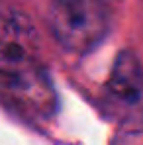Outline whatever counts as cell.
Segmentation results:
<instances>
[{
  "mask_svg": "<svg viewBox=\"0 0 143 145\" xmlns=\"http://www.w3.org/2000/svg\"><path fill=\"white\" fill-rule=\"evenodd\" d=\"M106 98L116 112L131 121L143 116V67L131 51H121L114 61Z\"/></svg>",
  "mask_w": 143,
  "mask_h": 145,
  "instance_id": "cell-3",
  "label": "cell"
},
{
  "mask_svg": "<svg viewBox=\"0 0 143 145\" xmlns=\"http://www.w3.org/2000/svg\"><path fill=\"white\" fill-rule=\"evenodd\" d=\"M49 27L69 53L84 55L104 41L110 29L106 0H49Z\"/></svg>",
  "mask_w": 143,
  "mask_h": 145,
  "instance_id": "cell-2",
  "label": "cell"
},
{
  "mask_svg": "<svg viewBox=\"0 0 143 145\" xmlns=\"http://www.w3.org/2000/svg\"><path fill=\"white\" fill-rule=\"evenodd\" d=\"M112 145H143V125L133 123V125L119 129Z\"/></svg>",
  "mask_w": 143,
  "mask_h": 145,
  "instance_id": "cell-4",
  "label": "cell"
},
{
  "mask_svg": "<svg viewBox=\"0 0 143 145\" xmlns=\"http://www.w3.org/2000/svg\"><path fill=\"white\" fill-rule=\"evenodd\" d=\"M0 94L33 120L51 118L57 110L37 29L25 12L12 4H0Z\"/></svg>",
  "mask_w": 143,
  "mask_h": 145,
  "instance_id": "cell-1",
  "label": "cell"
}]
</instances>
